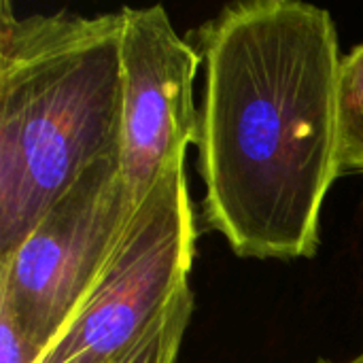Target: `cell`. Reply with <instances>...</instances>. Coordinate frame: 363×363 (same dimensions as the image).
<instances>
[{"label": "cell", "mask_w": 363, "mask_h": 363, "mask_svg": "<svg viewBox=\"0 0 363 363\" xmlns=\"http://www.w3.org/2000/svg\"><path fill=\"white\" fill-rule=\"evenodd\" d=\"M198 47L208 225L240 257H313L323 202L342 172V55L330 11L300 0L234 2L200 30Z\"/></svg>", "instance_id": "1"}, {"label": "cell", "mask_w": 363, "mask_h": 363, "mask_svg": "<svg viewBox=\"0 0 363 363\" xmlns=\"http://www.w3.org/2000/svg\"><path fill=\"white\" fill-rule=\"evenodd\" d=\"M123 125L121 13L0 11V257L96 162Z\"/></svg>", "instance_id": "2"}, {"label": "cell", "mask_w": 363, "mask_h": 363, "mask_svg": "<svg viewBox=\"0 0 363 363\" xmlns=\"http://www.w3.org/2000/svg\"><path fill=\"white\" fill-rule=\"evenodd\" d=\"M134 211L119 155L100 160L0 257V311L17 321L40 355L94 291Z\"/></svg>", "instance_id": "3"}, {"label": "cell", "mask_w": 363, "mask_h": 363, "mask_svg": "<svg viewBox=\"0 0 363 363\" xmlns=\"http://www.w3.org/2000/svg\"><path fill=\"white\" fill-rule=\"evenodd\" d=\"M196 223L185 157L160 174L94 291L38 363H111L189 283Z\"/></svg>", "instance_id": "4"}, {"label": "cell", "mask_w": 363, "mask_h": 363, "mask_svg": "<svg viewBox=\"0 0 363 363\" xmlns=\"http://www.w3.org/2000/svg\"><path fill=\"white\" fill-rule=\"evenodd\" d=\"M123 125L119 166L136 206L168 164L198 140L194 81L200 49L172 26L164 6L121 11Z\"/></svg>", "instance_id": "5"}, {"label": "cell", "mask_w": 363, "mask_h": 363, "mask_svg": "<svg viewBox=\"0 0 363 363\" xmlns=\"http://www.w3.org/2000/svg\"><path fill=\"white\" fill-rule=\"evenodd\" d=\"M340 168L363 172V45L342 55L338 79Z\"/></svg>", "instance_id": "6"}, {"label": "cell", "mask_w": 363, "mask_h": 363, "mask_svg": "<svg viewBox=\"0 0 363 363\" xmlns=\"http://www.w3.org/2000/svg\"><path fill=\"white\" fill-rule=\"evenodd\" d=\"M194 311L189 283L183 285L151 328L115 362L111 363H177L183 336Z\"/></svg>", "instance_id": "7"}, {"label": "cell", "mask_w": 363, "mask_h": 363, "mask_svg": "<svg viewBox=\"0 0 363 363\" xmlns=\"http://www.w3.org/2000/svg\"><path fill=\"white\" fill-rule=\"evenodd\" d=\"M40 357L17 321L0 311V363H38Z\"/></svg>", "instance_id": "8"}]
</instances>
